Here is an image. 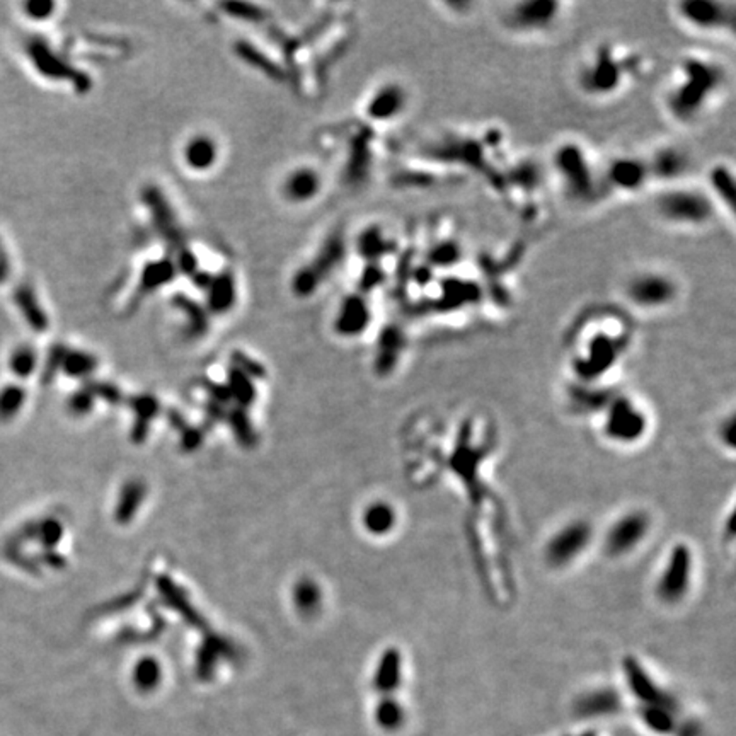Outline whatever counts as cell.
<instances>
[{
  "instance_id": "6da1fadb",
  "label": "cell",
  "mask_w": 736,
  "mask_h": 736,
  "mask_svg": "<svg viewBox=\"0 0 736 736\" xmlns=\"http://www.w3.org/2000/svg\"><path fill=\"white\" fill-rule=\"evenodd\" d=\"M730 70L716 55L690 51L675 60L661 88V107L670 121L695 127L720 106L730 88Z\"/></svg>"
},
{
  "instance_id": "7a4b0ae2",
  "label": "cell",
  "mask_w": 736,
  "mask_h": 736,
  "mask_svg": "<svg viewBox=\"0 0 736 736\" xmlns=\"http://www.w3.org/2000/svg\"><path fill=\"white\" fill-rule=\"evenodd\" d=\"M624 307H584L569 329V365L579 384H596L612 372L631 343V317Z\"/></svg>"
},
{
  "instance_id": "3957f363",
  "label": "cell",
  "mask_w": 736,
  "mask_h": 736,
  "mask_svg": "<svg viewBox=\"0 0 736 736\" xmlns=\"http://www.w3.org/2000/svg\"><path fill=\"white\" fill-rule=\"evenodd\" d=\"M646 72V58L629 46L601 41L584 51L574 70V82L584 98L609 101L627 93Z\"/></svg>"
},
{
  "instance_id": "277c9868",
  "label": "cell",
  "mask_w": 736,
  "mask_h": 736,
  "mask_svg": "<svg viewBox=\"0 0 736 736\" xmlns=\"http://www.w3.org/2000/svg\"><path fill=\"white\" fill-rule=\"evenodd\" d=\"M549 166L561 194L573 205L592 206L605 196L601 162L579 138L557 140Z\"/></svg>"
},
{
  "instance_id": "5b68a950",
  "label": "cell",
  "mask_w": 736,
  "mask_h": 736,
  "mask_svg": "<svg viewBox=\"0 0 736 736\" xmlns=\"http://www.w3.org/2000/svg\"><path fill=\"white\" fill-rule=\"evenodd\" d=\"M653 215L658 222L678 231H703L720 216L703 184L687 181L661 186L653 196Z\"/></svg>"
},
{
  "instance_id": "8992f818",
  "label": "cell",
  "mask_w": 736,
  "mask_h": 736,
  "mask_svg": "<svg viewBox=\"0 0 736 736\" xmlns=\"http://www.w3.org/2000/svg\"><path fill=\"white\" fill-rule=\"evenodd\" d=\"M621 295L629 314H665L680 302L682 281L668 268L648 264L627 273Z\"/></svg>"
},
{
  "instance_id": "52a82bcc",
  "label": "cell",
  "mask_w": 736,
  "mask_h": 736,
  "mask_svg": "<svg viewBox=\"0 0 736 736\" xmlns=\"http://www.w3.org/2000/svg\"><path fill=\"white\" fill-rule=\"evenodd\" d=\"M736 7L720 0H682L672 6L673 21L683 31L704 38L733 40L736 31Z\"/></svg>"
},
{
  "instance_id": "ba28073f",
  "label": "cell",
  "mask_w": 736,
  "mask_h": 736,
  "mask_svg": "<svg viewBox=\"0 0 736 736\" xmlns=\"http://www.w3.org/2000/svg\"><path fill=\"white\" fill-rule=\"evenodd\" d=\"M568 6L554 0H520L506 4L500 24L517 38H544L556 33L566 19Z\"/></svg>"
},
{
  "instance_id": "9c48e42d",
  "label": "cell",
  "mask_w": 736,
  "mask_h": 736,
  "mask_svg": "<svg viewBox=\"0 0 736 736\" xmlns=\"http://www.w3.org/2000/svg\"><path fill=\"white\" fill-rule=\"evenodd\" d=\"M601 181L605 194L632 196L651 184L648 162L644 155L617 154L601 162Z\"/></svg>"
},
{
  "instance_id": "30bf717a",
  "label": "cell",
  "mask_w": 736,
  "mask_h": 736,
  "mask_svg": "<svg viewBox=\"0 0 736 736\" xmlns=\"http://www.w3.org/2000/svg\"><path fill=\"white\" fill-rule=\"evenodd\" d=\"M648 430V416L634 401L616 396L605 406L604 433L610 441L619 445H632L639 441Z\"/></svg>"
},
{
  "instance_id": "8fae6325",
  "label": "cell",
  "mask_w": 736,
  "mask_h": 736,
  "mask_svg": "<svg viewBox=\"0 0 736 736\" xmlns=\"http://www.w3.org/2000/svg\"><path fill=\"white\" fill-rule=\"evenodd\" d=\"M694 578V556L687 544H677L666 557L656 582V595L666 605L685 600Z\"/></svg>"
},
{
  "instance_id": "7c38bea8",
  "label": "cell",
  "mask_w": 736,
  "mask_h": 736,
  "mask_svg": "<svg viewBox=\"0 0 736 736\" xmlns=\"http://www.w3.org/2000/svg\"><path fill=\"white\" fill-rule=\"evenodd\" d=\"M592 537L593 528L588 522L574 520L566 523L545 544V561L556 569L568 568L583 556L592 542Z\"/></svg>"
},
{
  "instance_id": "4fadbf2b",
  "label": "cell",
  "mask_w": 736,
  "mask_h": 736,
  "mask_svg": "<svg viewBox=\"0 0 736 736\" xmlns=\"http://www.w3.org/2000/svg\"><path fill=\"white\" fill-rule=\"evenodd\" d=\"M651 528V520L648 513L641 510L619 517L610 525L605 535V551L610 557H624L627 554L634 552L641 544L644 542Z\"/></svg>"
},
{
  "instance_id": "5bb4252c",
  "label": "cell",
  "mask_w": 736,
  "mask_h": 736,
  "mask_svg": "<svg viewBox=\"0 0 736 736\" xmlns=\"http://www.w3.org/2000/svg\"><path fill=\"white\" fill-rule=\"evenodd\" d=\"M644 157L648 162L651 183L656 181V183H660V188L682 183L683 177L687 176L688 167H690L688 154L680 145L675 144L658 145L656 149L651 150V154L644 155Z\"/></svg>"
},
{
  "instance_id": "9a60e30c",
  "label": "cell",
  "mask_w": 736,
  "mask_h": 736,
  "mask_svg": "<svg viewBox=\"0 0 736 736\" xmlns=\"http://www.w3.org/2000/svg\"><path fill=\"white\" fill-rule=\"evenodd\" d=\"M343 241L337 236H332L331 239L324 244V248L320 249V253L317 254V258L314 259V263H310L309 266L302 268V270L297 273L292 283L293 292H295L298 297H307L315 292V288L319 287V283L324 280V276L329 275V271L341 261V258H343Z\"/></svg>"
},
{
  "instance_id": "2e32d148",
  "label": "cell",
  "mask_w": 736,
  "mask_h": 736,
  "mask_svg": "<svg viewBox=\"0 0 736 736\" xmlns=\"http://www.w3.org/2000/svg\"><path fill=\"white\" fill-rule=\"evenodd\" d=\"M705 191L709 193L714 205H716L720 215L726 216L731 224L735 220V201H736V183L733 164L726 160H717L708 171V181L703 184Z\"/></svg>"
},
{
  "instance_id": "e0dca14e",
  "label": "cell",
  "mask_w": 736,
  "mask_h": 736,
  "mask_svg": "<svg viewBox=\"0 0 736 736\" xmlns=\"http://www.w3.org/2000/svg\"><path fill=\"white\" fill-rule=\"evenodd\" d=\"M409 106L408 90L399 82H387L368 99L365 112L372 121H392L404 115Z\"/></svg>"
},
{
  "instance_id": "ac0fdd59",
  "label": "cell",
  "mask_w": 736,
  "mask_h": 736,
  "mask_svg": "<svg viewBox=\"0 0 736 736\" xmlns=\"http://www.w3.org/2000/svg\"><path fill=\"white\" fill-rule=\"evenodd\" d=\"M370 307L365 297L360 293H352L341 302L335 319V331L343 337H354L365 332L370 324Z\"/></svg>"
},
{
  "instance_id": "d6986e66",
  "label": "cell",
  "mask_w": 736,
  "mask_h": 736,
  "mask_svg": "<svg viewBox=\"0 0 736 736\" xmlns=\"http://www.w3.org/2000/svg\"><path fill=\"white\" fill-rule=\"evenodd\" d=\"M402 682V656L399 649L389 648L380 656L374 675V687L384 697H391Z\"/></svg>"
},
{
  "instance_id": "ffe728a7",
  "label": "cell",
  "mask_w": 736,
  "mask_h": 736,
  "mask_svg": "<svg viewBox=\"0 0 736 736\" xmlns=\"http://www.w3.org/2000/svg\"><path fill=\"white\" fill-rule=\"evenodd\" d=\"M320 189V177L317 171L310 167H298L290 172L285 181L283 191L290 201L302 203L317 196Z\"/></svg>"
},
{
  "instance_id": "44dd1931",
  "label": "cell",
  "mask_w": 736,
  "mask_h": 736,
  "mask_svg": "<svg viewBox=\"0 0 736 736\" xmlns=\"http://www.w3.org/2000/svg\"><path fill=\"white\" fill-rule=\"evenodd\" d=\"M183 157L189 169L203 172L215 166L216 159H219V149H216L214 138L209 135H196L189 138L188 144L184 145Z\"/></svg>"
},
{
  "instance_id": "7402d4cb",
  "label": "cell",
  "mask_w": 736,
  "mask_h": 736,
  "mask_svg": "<svg viewBox=\"0 0 736 736\" xmlns=\"http://www.w3.org/2000/svg\"><path fill=\"white\" fill-rule=\"evenodd\" d=\"M362 523L365 530L372 535L391 534L397 523V513L394 506L387 501H374L363 510Z\"/></svg>"
},
{
  "instance_id": "603a6c76",
  "label": "cell",
  "mask_w": 736,
  "mask_h": 736,
  "mask_svg": "<svg viewBox=\"0 0 736 736\" xmlns=\"http://www.w3.org/2000/svg\"><path fill=\"white\" fill-rule=\"evenodd\" d=\"M209 309L216 314H225L233 307L236 302V281L233 275L225 271L224 275L211 278L209 285Z\"/></svg>"
},
{
  "instance_id": "cb8c5ba5",
  "label": "cell",
  "mask_w": 736,
  "mask_h": 736,
  "mask_svg": "<svg viewBox=\"0 0 736 736\" xmlns=\"http://www.w3.org/2000/svg\"><path fill=\"white\" fill-rule=\"evenodd\" d=\"M619 697L612 690H593L578 700V713L582 716H605L617 711Z\"/></svg>"
},
{
  "instance_id": "d4e9b609",
  "label": "cell",
  "mask_w": 736,
  "mask_h": 736,
  "mask_svg": "<svg viewBox=\"0 0 736 736\" xmlns=\"http://www.w3.org/2000/svg\"><path fill=\"white\" fill-rule=\"evenodd\" d=\"M375 721L385 731H397L404 725V708L392 697H384L375 709Z\"/></svg>"
},
{
  "instance_id": "484cf974",
  "label": "cell",
  "mask_w": 736,
  "mask_h": 736,
  "mask_svg": "<svg viewBox=\"0 0 736 736\" xmlns=\"http://www.w3.org/2000/svg\"><path fill=\"white\" fill-rule=\"evenodd\" d=\"M176 264L169 259H162L157 263H149L145 266L144 275H142V290L144 292H152L159 288L160 285H166L172 280L176 273Z\"/></svg>"
},
{
  "instance_id": "4316f807",
  "label": "cell",
  "mask_w": 736,
  "mask_h": 736,
  "mask_svg": "<svg viewBox=\"0 0 736 736\" xmlns=\"http://www.w3.org/2000/svg\"><path fill=\"white\" fill-rule=\"evenodd\" d=\"M643 720L644 725L655 733H670L675 730V717L672 704L668 705H644Z\"/></svg>"
},
{
  "instance_id": "83f0119b",
  "label": "cell",
  "mask_w": 736,
  "mask_h": 736,
  "mask_svg": "<svg viewBox=\"0 0 736 736\" xmlns=\"http://www.w3.org/2000/svg\"><path fill=\"white\" fill-rule=\"evenodd\" d=\"M160 677H162V670L154 658H144V660L138 661L135 670H133V682L144 692L154 690L159 685Z\"/></svg>"
},
{
  "instance_id": "f1b7e54d",
  "label": "cell",
  "mask_w": 736,
  "mask_h": 736,
  "mask_svg": "<svg viewBox=\"0 0 736 736\" xmlns=\"http://www.w3.org/2000/svg\"><path fill=\"white\" fill-rule=\"evenodd\" d=\"M293 600H295L297 609L302 614H312L317 610L320 604V592L317 584L310 579H302L297 583L295 592H293Z\"/></svg>"
},
{
  "instance_id": "f546056e",
  "label": "cell",
  "mask_w": 736,
  "mask_h": 736,
  "mask_svg": "<svg viewBox=\"0 0 736 736\" xmlns=\"http://www.w3.org/2000/svg\"><path fill=\"white\" fill-rule=\"evenodd\" d=\"M401 345H402V340L396 331L384 332L382 340H380V346H379V363H377V367H379L380 372L387 370V363L389 362L392 363L397 357H399Z\"/></svg>"
},
{
  "instance_id": "4dcf8cb0",
  "label": "cell",
  "mask_w": 736,
  "mask_h": 736,
  "mask_svg": "<svg viewBox=\"0 0 736 736\" xmlns=\"http://www.w3.org/2000/svg\"><path fill=\"white\" fill-rule=\"evenodd\" d=\"M389 242H385L384 236H380V232L377 228H370V231H365V233L358 241V249H360V254L367 259H374L380 254L387 253Z\"/></svg>"
},
{
  "instance_id": "1f68e13d",
  "label": "cell",
  "mask_w": 736,
  "mask_h": 736,
  "mask_svg": "<svg viewBox=\"0 0 736 736\" xmlns=\"http://www.w3.org/2000/svg\"><path fill=\"white\" fill-rule=\"evenodd\" d=\"M237 53H239V56L244 62H248L251 65H259V68L261 70H264L268 73V75L271 77H276L278 75V70H276L275 63H271L270 60L263 58V56H259L261 53H258L256 50L253 48V46L248 45V43H242V45H237Z\"/></svg>"
},
{
  "instance_id": "d6a6232c",
  "label": "cell",
  "mask_w": 736,
  "mask_h": 736,
  "mask_svg": "<svg viewBox=\"0 0 736 736\" xmlns=\"http://www.w3.org/2000/svg\"><path fill=\"white\" fill-rule=\"evenodd\" d=\"M224 9L231 16L241 17V19H248V21L264 19V11L261 7L254 6V4H225Z\"/></svg>"
},
{
  "instance_id": "836d02e7",
  "label": "cell",
  "mask_w": 736,
  "mask_h": 736,
  "mask_svg": "<svg viewBox=\"0 0 736 736\" xmlns=\"http://www.w3.org/2000/svg\"><path fill=\"white\" fill-rule=\"evenodd\" d=\"M94 365H96V360L85 353H73L67 360V370L70 372L72 375L89 374L90 370H94Z\"/></svg>"
},
{
  "instance_id": "e575fe53",
  "label": "cell",
  "mask_w": 736,
  "mask_h": 736,
  "mask_svg": "<svg viewBox=\"0 0 736 736\" xmlns=\"http://www.w3.org/2000/svg\"><path fill=\"white\" fill-rule=\"evenodd\" d=\"M56 6L53 2H29L24 4L26 16L31 17L34 21H46L51 17Z\"/></svg>"
}]
</instances>
